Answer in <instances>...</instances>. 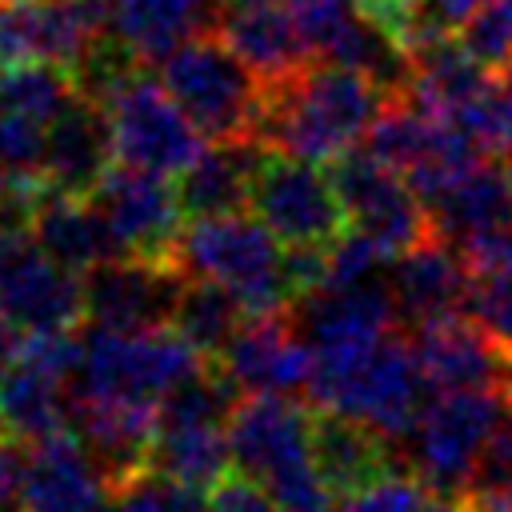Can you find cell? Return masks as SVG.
Instances as JSON below:
<instances>
[{"label":"cell","instance_id":"cell-9","mask_svg":"<svg viewBox=\"0 0 512 512\" xmlns=\"http://www.w3.org/2000/svg\"><path fill=\"white\" fill-rule=\"evenodd\" d=\"M248 212L268 224V232L284 248H320L328 252L344 236V204L332 180V168L284 156V152H264L260 172L252 180V200Z\"/></svg>","mask_w":512,"mask_h":512},{"label":"cell","instance_id":"cell-37","mask_svg":"<svg viewBox=\"0 0 512 512\" xmlns=\"http://www.w3.org/2000/svg\"><path fill=\"white\" fill-rule=\"evenodd\" d=\"M368 16H376L388 32H396V40L404 44V32L412 24V12H416V0H356Z\"/></svg>","mask_w":512,"mask_h":512},{"label":"cell","instance_id":"cell-17","mask_svg":"<svg viewBox=\"0 0 512 512\" xmlns=\"http://www.w3.org/2000/svg\"><path fill=\"white\" fill-rule=\"evenodd\" d=\"M416 364L428 380V392H456V388H504L508 352L464 312L444 316L408 332Z\"/></svg>","mask_w":512,"mask_h":512},{"label":"cell","instance_id":"cell-18","mask_svg":"<svg viewBox=\"0 0 512 512\" xmlns=\"http://www.w3.org/2000/svg\"><path fill=\"white\" fill-rule=\"evenodd\" d=\"M432 232L460 248V256L512 236V188L496 160L472 164L440 196L428 200Z\"/></svg>","mask_w":512,"mask_h":512},{"label":"cell","instance_id":"cell-31","mask_svg":"<svg viewBox=\"0 0 512 512\" xmlns=\"http://www.w3.org/2000/svg\"><path fill=\"white\" fill-rule=\"evenodd\" d=\"M440 496L412 472V468H388L372 476L368 484L352 488L336 500V512H432Z\"/></svg>","mask_w":512,"mask_h":512},{"label":"cell","instance_id":"cell-22","mask_svg":"<svg viewBox=\"0 0 512 512\" xmlns=\"http://www.w3.org/2000/svg\"><path fill=\"white\" fill-rule=\"evenodd\" d=\"M264 144L256 136L248 140H212L200 156L176 176L180 208L184 216H220V212H244L252 200V180L264 160Z\"/></svg>","mask_w":512,"mask_h":512},{"label":"cell","instance_id":"cell-10","mask_svg":"<svg viewBox=\"0 0 512 512\" xmlns=\"http://www.w3.org/2000/svg\"><path fill=\"white\" fill-rule=\"evenodd\" d=\"M0 316L20 332H64L84 324V276L56 264L28 220L0 212Z\"/></svg>","mask_w":512,"mask_h":512},{"label":"cell","instance_id":"cell-27","mask_svg":"<svg viewBox=\"0 0 512 512\" xmlns=\"http://www.w3.org/2000/svg\"><path fill=\"white\" fill-rule=\"evenodd\" d=\"M80 92L72 68L52 60H12L0 64V112L48 124Z\"/></svg>","mask_w":512,"mask_h":512},{"label":"cell","instance_id":"cell-8","mask_svg":"<svg viewBox=\"0 0 512 512\" xmlns=\"http://www.w3.org/2000/svg\"><path fill=\"white\" fill-rule=\"evenodd\" d=\"M116 164L156 176H180L204 148V132L172 100V92L144 68L124 76L104 100Z\"/></svg>","mask_w":512,"mask_h":512},{"label":"cell","instance_id":"cell-24","mask_svg":"<svg viewBox=\"0 0 512 512\" xmlns=\"http://www.w3.org/2000/svg\"><path fill=\"white\" fill-rule=\"evenodd\" d=\"M216 32L244 56V64H248L264 84L284 80V76H292L296 68H304V64L312 60L284 0L224 8Z\"/></svg>","mask_w":512,"mask_h":512},{"label":"cell","instance_id":"cell-13","mask_svg":"<svg viewBox=\"0 0 512 512\" xmlns=\"http://www.w3.org/2000/svg\"><path fill=\"white\" fill-rule=\"evenodd\" d=\"M88 196L108 220L124 256H168L176 232L184 228V208L172 176L112 164Z\"/></svg>","mask_w":512,"mask_h":512},{"label":"cell","instance_id":"cell-28","mask_svg":"<svg viewBox=\"0 0 512 512\" xmlns=\"http://www.w3.org/2000/svg\"><path fill=\"white\" fill-rule=\"evenodd\" d=\"M448 120L476 144L480 156H488V160L508 156L512 152V76L508 72H496Z\"/></svg>","mask_w":512,"mask_h":512},{"label":"cell","instance_id":"cell-5","mask_svg":"<svg viewBox=\"0 0 512 512\" xmlns=\"http://www.w3.org/2000/svg\"><path fill=\"white\" fill-rule=\"evenodd\" d=\"M156 68H160V84L204 132V140L256 136L264 108V80L216 28L184 40Z\"/></svg>","mask_w":512,"mask_h":512},{"label":"cell","instance_id":"cell-30","mask_svg":"<svg viewBox=\"0 0 512 512\" xmlns=\"http://www.w3.org/2000/svg\"><path fill=\"white\" fill-rule=\"evenodd\" d=\"M48 124L0 112V188H48Z\"/></svg>","mask_w":512,"mask_h":512},{"label":"cell","instance_id":"cell-26","mask_svg":"<svg viewBox=\"0 0 512 512\" xmlns=\"http://www.w3.org/2000/svg\"><path fill=\"white\" fill-rule=\"evenodd\" d=\"M244 320H248L244 304L212 280H184V292L172 312V328L212 364L224 356V348L232 344Z\"/></svg>","mask_w":512,"mask_h":512},{"label":"cell","instance_id":"cell-32","mask_svg":"<svg viewBox=\"0 0 512 512\" xmlns=\"http://www.w3.org/2000/svg\"><path fill=\"white\" fill-rule=\"evenodd\" d=\"M460 44L488 72H512V0H480L460 28Z\"/></svg>","mask_w":512,"mask_h":512},{"label":"cell","instance_id":"cell-12","mask_svg":"<svg viewBox=\"0 0 512 512\" xmlns=\"http://www.w3.org/2000/svg\"><path fill=\"white\" fill-rule=\"evenodd\" d=\"M184 280L168 256H112L84 272V320L120 332L172 324Z\"/></svg>","mask_w":512,"mask_h":512},{"label":"cell","instance_id":"cell-36","mask_svg":"<svg viewBox=\"0 0 512 512\" xmlns=\"http://www.w3.org/2000/svg\"><path fill=\"white\" fill-rule=\"evenodd\" d=\"M20 460L24 448L0 436V512H20Z\"/></svg>","mask_w":512,"mask_h":512},{"label":"cell","instance_id":"cell-19","mask_svg":"<svg viewBox=\"0 0 512 512\" xmlns=\"http://www.w3.org/2000/svg\"><path fill=\"white\" fill-rule=\"evenodd\" d=\"M112 164L116 156H112L108 112L88 92H76L48 120V160H44L48 188L68 196H88Z\"/></svg>","mask_w":512,"mask_h":512},{"label":"cell","instance_id":"cell-42","mask_svg":"<svg viewBox=\"0 0 512 512\" xmlns=\"http://www.w3.org/2000/svg\"><path fill=\"white\" fill-rule=\"evenodd\" d=\"M504 160H508V164H504V176H508V188H512V152H508Z\"/></svg>","mask_w":512,"mask_h":512},{"label":"cell","instance_id":"cell-44","mask_svg":"<svg viewBox=\"0 0 512 512\" xmlns=\"http://www.w3.org/2000/svg\"><path fill=\"white\" fill-rule=\"evenodd\" d=\"M508 76H512V72H508Z\"/></svg>","mask_w":512,"mask_h":512},{"label":"cell","instance_id":"cell-16","mask_svg":"<svg viewBox=\"0 0 512 512\" xmlns=\"http://www.w3.org/2000/svg\"><path fill=\"white\" fill-rule=\"evenodd\" d=\"M468 280H472V268L460 256V248H452L436 232L412 244L408 252H400L388 264V292H392L400 328L416 332L424 324L464 312Z\"/></svg>","mask_w":512,"mask_h":512},{"label":"cell","instance_id":"cell-39","mask_svg":"<svg viewBox=\"0 0 512 512\" xmlns=\"http://www.w3.org/2000/svg\"><path fill=\"white\" fill-rule=\"evenodd\" d=\"M244 4H264V0H220V8H244Z\"/></svg>","mask_w":512,"mask_h":512},{"label":"cell","instance_id":"cell-15","mask_svg":"<svg viewBox=\"0 0 512 512\" xmlns=\"http://www.w3.org/2000/svg\"><path fill=\"white\" fill-rule=\"evenodd\" d=\"M20 512H112V484L72 428L24 448Z\"/></svg>","mask_w":512,"mask_h":512},{"label":"cell","instance_id":"cell-20","mask_svg":"<svg viewBox=\"0 0 512 512\" xmlns=\"http://www.w3.org/2000/svg\"><path fill=\"white\" fill-rule=\"evenodd\" d=\"M220 0H100L104 32L116 36L144 68L172 48L220 24Z\"/></svg>","mask_w":512,"mask_h":512},{"label":"cell","instance_id":"cell-23","mask_svg":"<svg viewBox=\"0 0 512 512\" xmlns=\"http://www.w3.org/2000/svg\"><path fill=\"white\" fill-rule=\"evenodd\" d=\"M32 236L56 264H64L68 272H80V276L112 256H124L108 220L92 204V196H68V192L44 188V196L32 212Z\"/></svg>","mask_w":512,"mask_h":512},{"label":"cell","instance_id":"cell-11","mask_svg":"<svg viewBox=\"0 0 512 512\" xmlns=\"http://www.w3.org/2000/svg\"><path fill=\"white\" fill-rule=\"evenodd\" d=\"M332 180L344 204V216L352 228L372 236L392 260L432 236V216L420 192L408 184V176L384 160H376L368 148H348L332 164Z\"/></svg>","mask_w":512,"mask_h":512},{"label":"cell","instance_id":"cell-34","mask_svg":"<svg viewBox=\"0 0 512 512\" xmlns=\"http://www.w3.org/2000/svg\"><path fill=\"white\" fill-rule=\"evenodd\" d=\"M468 492H496V496H512V404L500 416V424L492 428L488 444L480 448V460L472 468ZM464 492V496H468Z\"/></svg>","mask_w":512,"mask_h":512},{"label":"cell","instance_id":"cell-35","mask_svg":"<svg viewBox=\"0 0 512 512\" xmlns=\"http://www.w3.org/2000/svg\"><path fill=\"white\" fill-rule=\"evenodd\" d=\"M200 512H280L276 500L268 496V488L260 480H252L248 472L240 468H228L208 492H204V504Z\"/></svg>","mask_w":512,"mask_h":512},{"label":"cell","instance_id":"cell-14","mask_svg":"<svg viewBox=\"0 0 512 512\" xmlns=\"http://www.w3.org/2000/svg\"><path fill=\"white\" fill-rule=\"evenodd\" d=\"M240 392H272V396H308L312 352L300 328L284 312H260L240 324L224 356L216 360Z\"/></svg>","mask_w":512,"mask_h":512},{"label":"cell","instance_id":"cell-43","mask_svg":"<svg viewBox=\"0 0 512 512\" xmlns=\"http://www.w3.org/2000/svg\"><path fill=\"white\" fill-rule=\"evenodd\" d=\"M0 4H20V0H0Z\"/></svg>","mask_w":512,"mask_h":512},{"label":"cell","instance_id":"cell-1","mask_svg":"<svg viewBox=\"0 0 512 512\" xmlns=\"http://www.w3.org/2000/svg\"><path fill=\"white\" fill-rule=\"evenodd\" d=\"M388 96L392 92L356 68L308 60L292 76L264 84L256 140L284 156L332 164L348 148L364 144Z\"/></svg>","mask_w":512,"mask_h":512},{"label":"cell","instance_id":"cell-38","mask_svg":"<svg viewBox=\"0 0 512 512\" xmlns=\"http://www.w3.org/2000/svg\"><path fill=\"white\" fill-rule=\"evenodd\" d=\"M460 512H512V496H496V492H468L456 500Z\"/></svg>","mask_w":512,"mask_h":512},{"label":"cell","instance_id":"cell-21","mask_svg":"<svg viewBox=\"0 0 512 512\" xmlns=\"http://www.w3.org/2000/svg\"><path fill=\"white\" fill-rule=\"evenodd\" d=\"M312 456H316L320 476L336 492V500L348 496L352 488L368 484L372 476L404 464L400 448L388 436H380L376 428H368L344 412L316 408V404H312Z\"/></svg>","mask_w":512,"mask_h":512},{"label":"cell","instance_id":"cell-2","mask_svg":"<svg viewBox=\"0 0 512 512\" xmlns=\"http://www.w3.org/2000/svg\"><path fill=\"white\" fill-rule=\"evenodd\" d=\"M232 468L268 488L280 512H336V492L312 456V404L244 392L228 416Z\"/></svg>","mask_w":512,"mask_h":512},{"label":"cell","instance_id":"cell-29","mask_svg":"<svg viewBox=\"0 0 512 512\" xmlns=\"http://www.w3.org/2000/svg\"><path fill=\"white\" fill-rule=\"evenodd\" d=\"M464 316L476 320L504 352L512 348V252H500L472 268Z\"/></svg>","mask_w":512,"mask_h":512},{"label":"cell","instance_id":"cell-25","mask_svg":"<svg viewBox=\"0 0 512 512\" xmlns=\"http://www.w3.org/2000/svg\"><path fill=\"white\" fill-rule=\"evenodd\" d=\"M148 468L208 492L228 468H232V448H228V420H204V416H156V436L148 452Z\"/></svg>","mask_w":512,"mask_h":512},{"label":"cell","instance_id":"cell-33","mask_svg":"<svg viewBox=\"0 0 512 512\" xmlns=\"http://www.w3.org/2000/svg\"><path fill=\"white\" fill-rule=\"evenodd\" d=\"M204 492L184 488L152 468L112 488V512H200Z\"/></svg>","mask_w":512,"mask_h":512},{"label":"cell","instance_id":"cell-7","mask_svg":"<svg viewBox=\"0 0 512 512\" xmlns=\"http://www.w3.org/2000/svg\"><path fill=\"white\" fill-rule=\"evenodd\" d=\"M428 396L432 392H428V380L416 364L412 340L404 328H396L372 352H364L352 368H344L328 384L312 388L308 404L344 412V416L376 428L380 436H388L400 448L404 436L412 432L420 408L428 404Z\"/></svg>","mask_w":512,"mask_h":512},{"label":"cell","instance_id":"cell-4","mask_svg":"<svg viewBox=\"0 0 512 512\" xmlns=\"http://www.w3.org/2000/svg\"><path fill=\"white\" fill-rule=\"evenodd\" d=\"M80 364L72 372L76 400H108V404H136L160 408V400L204 372V360L172 324L120 332L104 324H80Z\"/></svg>","mask_w":512,"mask_h":512},{"label":"cell","instance_id":"cell-6","mask_svg":"<svg viewBox=\"0 0 512 512\" xmlns=\"http://www.w3.org/2000/svg\"><path fill=\"white\" fill-rule=\"evenodd\" d=\"M508 404L512 396L504 388L432 392L400 444L404 468H412L440 500H460L468 492L480 448L488 444Z\"/></svg>","mask_w":512,"mask_h":512},{"label":"cell","instance_id":"cell-40","mask_svg":"<svg viewBox=\"0 0 512 512\" xmlns=\"http://www.w3.org/2000/svg\"><path fill=\"white\" fill-rule=\"evenodd\" d=\"M432 512H460V508H456V500H440Z\"/></svg>","mask_w":512,"mask_h":512},{"label":"cell","instance_id":"cell-41","mask_svg":"<svg viewBox=\"0 0 512 512\" xmlns=\"http://www.w3.org/2000/svg\"><path fill=\"white\" fill-rule=\"evenodd\" d=\"M504 392L512 396V348H508V376H504Z\"/></svg>","mask_w":512,"mask_h":512},{"label":"cell","instance_id":"cell-3","mask_svg":"<svg viewBox=\"0 0 512 512\" xmlns=\"http://www.w3.org/2000/svg\"><path fill=\"white\" fill-rule=\"evenodd\" d=\"M168 260L188 280H212L228 288L248 316L292 308L288 248L252 212L188 216L168 248Z\"/></svg>","mask_w":512,"mask_h":512}]
</instances>
